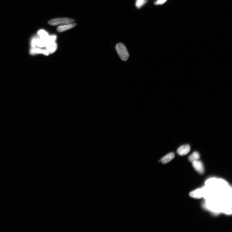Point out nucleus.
Returning <instances> with one entry per match:
<instances>
[{
  "label": "nucleus",
  "instance_id": "1",
  "mask_svg": "<svg viewBox=\"0 0 232 232\" xmlns=\"http://www.w3.org/2000/svg\"><path fill=\"white\" fill-rule=\"evenodd\" d=\"M115 49L121 60L123 61L128 60L129 56V54L125 45L122 43H119L116 45Z\"/></svg>",
  "mask_w": 232,
  "mask_h": 232
},
{
  "label": "nucleus",
  "instance_id": "2",
  "mask_svg": "<svg viewBox=\"0 0 232 232\" xmlns=\"http://www.w3.org/2000/svg\"><path fill=\"white\" fill-rule=\"evenodd\" d=\"M75 20L72 18H60L54 19L48 21V23L49 25L53 26L63 25L72 23Z\"/></svg>",
  "mask_w": 232,
  "mask_h": 232
},
{
  "label": "nucleus",
  "instance_id": "3",
  "mask_svg": "<svg viewBox=\"0 0 232 232\" xmlns=\"http://www.w3.org/2000/svg\"><path fill=\"white\" fill-rule=\"evenodd\" d=\"M193 166L194 169L197 172L201 174H203L204 172V168L203 163L199 160L193 162Z\"/></svg>",
  "mask_w": 232,
  "mask_h": 232
},
{
  "label": "nucleus",
  "instance_id": "4",
  "mask_svg": "<svg viewBox=\"0 0 232 232\" xmlns=\"http://www.w3.org/2000/svg\"><path fill=\"white\" fill-rule=\"evenodd\" d=\"M190 150L191 147L189 145H183L178 149L177 153L180 155H187L190 152Z\"/></svg>",
  "mask_w": 232,
  "mask_h": 232
},
{
  "label": "nucleus",
  "instance_id": "5",
  "mask_svg": "<svg viewBox=\"0 0 232 232\" xmlns=\"http://www.w3.org/2000/svg\"><path fill=\"white\" fill-rule=\"evenodd\" d=\"M77 25L76 23H70L58 27L57 30L59 32H62L75 27Z\"/></svg>",
  "mask_w": 232,
  "mask_h": 232
},
{
  "label": "nucleus",
  "instance_id": "6",
  "mask_svg": "<svg viewBox=\"0 0 232 232\" xmlns=\"http://www.w3.org/2000/svg\"><path fill=\"white\" fill-rule=\"evenodd\" d=\"M175 156V155L174 153H169L162 158L160 161L163 164H166L173 159Z\"/></svg>",
  "mask_w": 232,
  "mask_h": 232
},
{
  "label": "nucleus",
  "instance_id": "7",
  "mask_svg": "<svg viewBox=\"0 0 232 232\" xmlns=\"http://www.w3.org/2000/svg\"><path fill=\"white\" fill-rule=\"evenodd\" d=\"M57 44L55 42L48 43L45 47V50L48 51L49 54H52L57 50Z\"/></svg>",
  "mask_w": 232,
  "mask_h": 232
},
{
  "label": "nucleus",
  "instance_id": "8",
  "mask_svg": "<svg viewBox=\"0 0 232 232\" xmlns=\"http://www.w3.org/2000/svg\"><path fill=\"white\" fill-rule=\"evenodd\" d=\"M200 157L199 153L198 152H195L189 156L188 159L191 162H193L194 161L199 160Z\"/></svg>",
  "mask_w": 232,
  "mask_h": 232
},
{
  "label": "nucleus",
  "instance_id": "9",
  "mask_svg": "<svg viewBox=\"0 0 232 232\" xmlns=\"http://www.w3.org/2000/svg\"><path fill=\"white\" fill-rule=\"evenodd\" d=\"M190 195L194 198H201L202 196L201 191L200 189H197L194 191L190 193Z\"/></svg>",
  "mask_w": 232,
  "mask_h": 232
},
{
  "label": "nucleus",
  "instance_id": "10",
  "mask_svg": "<svg viewBox=\"0 0 232 232\" xmlns=\"http://www.w3.org/2000/svg\"><path fill=\"white\" fill-rule=\"evenodd\" d=\"M37 34L40 37L44 39H47L49 36L47 32L43 29L40 30L38 32Z\"/></svg>",
  "mask_w": 232,
  "mask_h": 232
},
{
  "label": "nucleus",
  "instance_id": "11",
  "mask_svg": "<svg viewBox=\"0 0 232 232\" xmlns=\"http://www.w3.org/2000/svg\"><path fill=\"white\" fill-rule=\"evenodd\" d=\"M146 2V0H137L136 6L137 8H140L144 5Z\"/></svg>",
  "mask_w": 232,
  "mask_h": 232
},
{
  "label": "nucleus",
  "instance_id": "12",
  "mask_svg": "<svg viewBox=\"0 0 232 232\" xmlns=\"http://www.w3.org/2000/svg\"><path fill=\"white\" fill-rule=\"evenodd\" d=\"M56 39V36L55 35L49 36L48 39V43L55 42Z\"/></svg>",
  "mask_w": 232,
  "mask_h": 232
},
{
  "label": "nucleus",
  "instance_id": "13",
  "mask_svg": "<svg viewBox=\"0 0 232 232\" xmlns=\"http://www.w3.org/2000/svg\"><path fill=\"white\" fill-rule=\"evenodd\" d=\"M167 0H158V1L155 2V4L156 5H161L165 3Z\"/></svg>",
  "mask_w": 232,
  "mask_h": 232
}]
</instances>
